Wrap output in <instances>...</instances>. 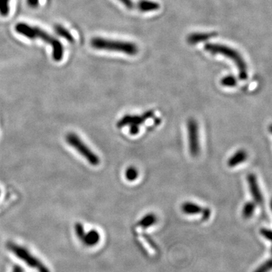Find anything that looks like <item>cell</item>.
Masks as SVG:
<instances>
[{"mask_svg":"<svg viewBox=\"0 0 272 272\" xmlns=\"http://www.w3.org/2000/svg\"><path fill=\"white\" fill-rule=\"evenodd\" d=\"M181 210L187 215H197L202 213L204 208L192 202H185L181 206Z\"/></svg>","mask_w":272,"mask_h":272,"instance_id":"13","label":"cell"},{"mask_svg":"<svg viewBox=\"0 0 272 272\" xmlns=\"http://www.w3.org/2000/svg\"><path fill=\"white\" fill-rule=\"evenodd\" d=\"M270 206H271V210H272V199H271V203H270Z\"/></svg>","mask_w":272,"mask_h":272,"instance_id":"28","label":"cell"},{"mask_svg":"<svg viewBox=\"0 0 272 272\" xmlns=\"http://www.w3.org/2000/svg\"><path fill=\"white\" fill-rule=\"evenodd\" d=\"M160 5L157 2L151 0H139L137 3L138 10L141 12H154L159 10Z\"/></svg>","mask_w":272,"mask_h":272,"instance_id":"11","label":"cell"},{"mask_svg":"<svg viewBox=\"0 0 272 272\" xmlns=\"http://www.w3.org/2000/svg\"><path fill=\"white\" fill-rule=\"evenodd\" d=\"M157 218L155 214L148 213L137 223V226L142 228H148L149 227L154 226L157 223Z\"/></svg>","mask_w":272,"mask_h":272,"instance_id":"14","label":"cell"},{"mask_svg":"<svg viewBox=\"0 0 272 272\" xmlns=\"http://www.w3.org/2000/svg\"><path fill=\"white\" fill-rule=\"evenodd\" d=\"M101 236L99 232L96 230L92 229L89 232H85V234L80 239V241L87 247H93L98 244L99 242Z\"/></svg>","mask_w":272,"mask_h":272,"instance_id":"10","label":"cell"},{"mask_svg":"<svg viewBox=\"0 0 272 272\" xmlns=\"http://www.w3.org/2000/svg\"><path fill=\"white\" fill-rule=\"evenodd\" d=\"M139 132V126H138V125H131L130 128H129V132H130L131 135H137Z\"/></svg>","mask_w":272,"mask_h":272,"instance_id":"24","label":"cell"},{"mask_svg":"<svg viewBox=\"0 0 272 272\" xmlns=\"http://www.w3.org/2000/svg\"><path fill=\"white\" fill-rule=\"evenodd\" d=\"M154 115V112L149 111L146 113L142 114V116L137 115H125L123 118L119 120L117 123V127L122 128L126 126H131V125H142L147 119L151 118Z\"/></svg>","mask_w":272,"mask_h":272,"instance_id":"7","label":"cell"},{"mask_svg":"<svg viewBox=\"0 0 272 272\" xmlns=\"http://www.w3.org/2000/svg\"><path fill=\"white\" fill-rule=\"evenodd\" d=\"M272 270V258L264 262L253 272H269Z\"/></svg>","mask_w":272,"mask_h":272,"instance_id":"20","label":"cell"},{"mask_svg":"<svg viewBox=\"0 0 272 272\" xmlns=\"http://www.w3.org/2000/svg\"><path fill=\"white\" fill-rule=\"evenodd\" d=\"M255 210H256V204L254 202L249 201L246 203L242 209V215L243 218L246 220L251 218L254 214Z\"/></svg>","mask_w":272,"mask_h":272,"instance_id":"16","label":"cell"},{"mask_svg":"<svg viewBox=\"0 0 272 272\" xmlns=\"http://www.w3.org/2000/svg\"><path fill=\"white\" fill-rule=\"evenodd\" d=\"M118 1L129 10L137 9V3H134L133 0H118Z\"/></svg>","mask_w":272,"mask_h":272,"instance_id":"22","label":"cell"},{"mask_svg":"<svg viewBox=\"0 0 272 272\" xmlns=\"http://www.w3.org/2000/svg\"><path fill=\"white\" fill-rule=\"evenodd\" d=\"M204 50L210 54L222 55L232 60L238 68L240 79L245 80L248 79V68L246 63L240 53L237 52L234 48L225 45L206 43L204 45Z\"/></svg>","mask_w":272,"mask_h":272,"instance_id":"3","label":"cell"},{"mask_svg":"<svg viewBox=\"0 0 272 272\" xmlns=\"http://www.w3.org/2000/svg\"><path fill=\"white\" fill-rule=\"evenodd\" d=\"M54 29L58 35L60 36L62 38L65 39L69 43H73L74 42V38H73V35L70 34V31L66 29L65 26L61 24H56L55 25Z\"/></svg>","mask_w":272,"mask_h":272,"instance_id":"15","label":"cell"},{"mask_svg":"<svg viewBox=\"0 0 272 272\" xmlns=\"http://www.w3.org/2000/svg\"><path fill=\"white\" fill-rule=\"evenodd\" d=\"M237 80L235 76L232 75H228L221 79V84L223 87H234L237 85Z\"/></svg>","mask_w":272,"mask_h":272,"instance_id":"18","label":"cell"},{"mask_svg":"<svg viewBox=\"0 0 272 272\" xmlns=\"http://www.w3.org/2000/svg\"><path fill=\"white\" fill-rule=\"evenodd\" d=\"M261 234L262 237H265L267 240H269L271 243V253L272 255V230L268 228H262L260 230Z\"/></svg>","mask_w":272,"mask_h":272,"instance_id":"21","label":"cell"},{"mask_svg":"<svg viewBox=\"0 0 272 272\" xmlns=\"http://www.w3.org/2000/svg\"><path fill=\"white\" fill-rule=\"evenodd\" d=\"M268 131H269L270 133L272 134V124L268 126Z\"/></svg>","mask_w":272,"mask_h":272,"instance_id":"27","label":"cell"},{"mask_svg":"<svg viewBox=\"0 0 272 272\" xmlns=\"http://www.w3.org/2000/svg\"><path fill=\"white\" fill-rule=\"evenodd\" d=\"M66 142L84 158L87 159L91 165L95 167L100 164L99 157L74 132H70L66 135Z\"/></svg>","mask_w":272,"mask_h":272,"instance_id":"5","label":"cell"},{"mask_svg":"<svg viewBox=\"0 0 272 272\" xmlns=\"http://www.w3.org/2000/svg\"><path fill=\"white\" fill-rule=\"evenodd\" d=\"M15 31L30 40L40 39L43 40L47 44H49L52 48V59L55 62H59L62 60L64 56V47L60 41L56 37L50 35L43 30L37 26H31L26 23H18L15 25Z\"/></svg>","mask_w":272,"mask_h":272,"instance_id":"1","label":"cell"},{"mask_svg":"<svg viewBox=\"0 0 272 272\" xmlns=\"http://www.w3.org/2000/svg\"><path fill=\"white\" fill-rule=\"evenodd\" d=\"M248 182L249 184L250 194L255 204L262 206L264 204L263 196L258 184L256 176L253 173H250L248 176Z\"/></svg>","mask_w":272,"mask_h":272,"instance_id":"8","label":"cell"},{"mask_svg":"<svg viewBox=\"0 0 272 272\" xmlns=\"http://www.w3.org/2000/svg\"><path fill=\"white\" fill-rule=\"evenodd\" d=\"M202 219L204 221L209 220V217L211 215V211L209 208H204V210L202 212Z\"/></svg>","mask_w":272,"mask_h":272,"instance_id":"23","label":"cell"},{"mask_svg":"<svg viewBox=\"0 0 272 272\" xmlns=\"http://www.w3.org/2000/svg\"><path fill=\"white\" fill-rule=\"evenodd\" d=\"M248 153L245 150H238L237 152L234 153L229 159H228V166L231 168L240 165L242 162H245L248 159Z\"/></svg>","mask_w":272,"mask_h":272,"instance_id":"12","label":"cell"},{"mask_svg":"<svg viewBox=\"0 0 272 272\" xmlns=\"http://www.w3.org/2000/svg\"><path fill=\"white\" fill-rule=\"evenodd\" d=\"M40 0H26L28 6L32 9H36L38 6Z\"/></svg>","mask_w":272,"mask_h":272,"instance_id":"25","label":"cell"},{"mask_svg":"<svg viewBox=\"0 0 272 272\" xmlns=\"http://www.w3.org/2000/svg\"><path fill=\"white\" fill-rule=\"evenodd\" d=\"M125 176L128 181H133L139 177V172L135 167H129L126 169V172H125Z\"/></svg>","mask_w":272,"mask_h":272,"instance_id":"17","label":"cell"},{"mask_svg":"<svg viewBox=\"0 0 272 272\" xmlns=\"http://www.w3.org/2000/svg\"><path fill=\"white\" fill-rule=\"evenodd\" d=\"M10 0H0V15L6 17L9 15L10 8H9Z\"/></svg>","mask_w":272,"mask_h":272,"instance_id":"19","label":"cell"},{"mask_svg":"<svg viewBox=\"0 0 272 272\" xmlns=\"http://www.w3.org/2000/svg\"><path fill=\"white\" fill-rule=\"evenodd\" d=\"M187 126L188 132L187 134H188L189 151L193 157H197L201 150L198 123L195 119H189Z\"/></svg>","mask_w":272,"mask_h":272,"instance_id":"6","label":"cell"},{"mask_svg":"<svg viewBox=\"0 0 272 272\" xmlns=\"http://www.w3.org/2000/svg\"><path fill=\"white\" fill-rule=\"evenodd\" d=\"M6 247L11 253L21 259L30 268H34L38 272H51L49 268L40 259L34 256L26 248L14 242H9Z\"/></svg>","mask_w":272,"mask_h":272,"instance_id":"4","label":"cell"},{"mask_svg":"<svg viewBox=\"0 0 272 272\" xmlns=\"http://www.w3.org/2000/svg\"><path fill=\"white\" fill-rule=\"evenodd\" d=\"M12 272H23V268L19 265H14L13 268H12Z\"/></svg>","mask_w":272,"mask_h":272,"instance_id":"26","label":"cell"},{"mask_svg":"<svg viewBox=\"0 0 272 272\" xmlns=\"http://www.w3.org/2000/svg\"><path fill=\"white\" fill-rule=\"evenodd\" d=\"M92 48L104 51H117L124 53L127 56H136L139 52V48L135 43L132 42L120 41L110 40L102 37H94L91 40Z\"/></svg>","mask_w":272,"mask_h":272,"instance_id":"2","label":"cell"},{"mask_svg":"<svg viewBox=\"0 0 272 272\" xmlns=\"http://www.w3.org/2000/svg\"><path fill=\"white\" fill-rule=\"evenodd\" d=\"M217 35L218 33L216 32L194 33L187 37V42L190 45H196L214 38Z\"/></svg>","mask_w":272,"mask_h":272,"instance_id":"9","label":"cell"}]
</instances>
